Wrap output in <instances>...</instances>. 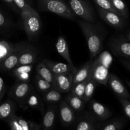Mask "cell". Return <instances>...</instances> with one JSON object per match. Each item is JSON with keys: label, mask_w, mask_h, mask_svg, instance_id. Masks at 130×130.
<instances>
[{"label": "cell", "mask_w": 130, "mask_h": 130, "mask_svg": "<svg viewBox=\"0 0 130 130\" xmlns=\"http://www.w3.org/2000/svg\"><path fill=\"white\" fill-rule=\"evenodd\" d=\"M77 22L86 38L90 58L93 59L103 50L104 39L103 29L95 22H90L83 20H79Z\"/></svg>", "instance_id": "obj_1"}, {"label": "cell", "mask_w": 130, "mask_h": 130, "mask_svg": "<svg viewBox=\"0 0 130 130\" xmlns=\"http://www.w3.org/2000/svg\"><path fill=\"white\" fill-rule=\"evenodd\" d=\"M93 59L91 77L97 83L107 86L109 68L112 62V57L107 51L101 52Z\"/></svg>", "instance_id": "obj_2"}, {"label": "cell", "mask_w": 130, "mask_h": 130, "mask_svg": "<svg viewBox=\"0 0 130 130\" xmlns=\"http://www.w3.org/2000/svg\"><path fill=\"white\" fill-rule=\"evenodd\" d=\"M23 25L28 39L34 40L39 35L41 29V20L39 13L32 7L29 8L20 13Z\"/></svg>", "instance_id": "obj_3"}, {"label": "cell", "mask_w": 130, "mask_h": 130, "mask_svg": "<svg viewBox=\"0 0 130 130\" xmlns=\"http://www.w3.org/2000/svg\"><path fill=\"white\" fill-rule=\"evenodd\" d=\"M41 11H49L69 20H75L76 16L69 4L63 0H37Z\"/></svg>", "instance_id": "obj_4"}, {"label": "cell", "mask_w": 130, "mask_h": 130, "mask_svg": "<svg viewBox=\"0 0 130 130\" xmlns=\"http://www.w3.org/2000/svg\"><path fill=\"white\" fill-rule=\"evenodd\" d=\"M69 5L74 13L85 21H96L95 10L86 0H68Z\"/></svg>", "instance_id": "obj_5"}, {"label": "cell", "mask_w": 130, "mask_h": 130, "mask_svg": "<svg viewBox=\"0 0 130 130\" xmlns=\"http://www.w3.org/2000/svg\"><path fill=\"white\" fill-rule=\"evenodd\" d=\"M33 90L34 87L29 83L18 81L10 89L9 96L17 103L20 107Z\"/></svg>", "instance_id": "obj_6"}, {"label": "cell", "mask_w": 130, "mask_h": 130, "mask_svg": "<svg viewBox=\"0 0 130 130\" xmlns=\"http://www.w3.org/2000/svg\"><path fill=\"white\" fill-rule=\"evenodd\" d=\"M109 47L116 55L130 60V41L126 36L121 35L112 38Z\"/></svg>", "instance_id": "obj_7"}, {"label": "cell", "mask_w": 130, "mask_h": 130, "mask_svg": "<svg viewBox=\"0 0 130 130\" xmlns=\"http://www.w3.org/2000/svg\"><path fill=\"white\" fill-rule=\"evenodd\" d=\"M27 44V42L15 43V48L11 53L0 63V71H10L16 67L20 55L26 46Z\"/></svg>", "instance_id": "obj_8"}, {"label": "cell", "mask_w": 130, "mask_h": 130, "mask_svg": "<svg viewBox=\"0 0 130 130\" xmlns=\"http://www.w3.org/2000/svg\"><path fill=\"white\" fill-rule=\"evenodd\" d=\"M97 11L100 17L112 27L121 30L126 25V19L116 13L104 10L99 7H97Z\"/></svg>", "instance_id": "obj_9"}, {"label": "cell", "mask_w": 130, "mask_h": 130, "mask_svg": "<svg viewBox=\"0 0 130 130\" xmlns=\"http://www.w3.org/2000/svg\"><path fill=\"white\" fill-rule=\"evenodd\" d=\"M76 71L69 73L54 75L53 81V88L59 92L68 93L71 91L73 85V79Z\"/></svg>", "instance_id": "obj_10"}, {"label": "cell", "mask_w": 130, "mask_h": 130, "mask_svg": "<svg viewBox=\"0 0 130 130\" xmlns=\"http://www.w3.org/2000/svg\"><path fill=\"white\" fill-rule=\"evenodd\" d=\"M59 114L61 123L64 126H71L76 120V112L64 100L59 103Z\"/></svg>", "instance_id": "obj_11"}, {"label": "cell", "mask_w": 130, "mask_h": 130, "mask_svg": "<svg viewBox=\"0 0 130 130\" xmlns=\"http://www.w3.org/2000/svg\"><path fill=\"white\" fill-rule=\"evenodd\" d=\"M107 85H109L118 97L124 98L130 100V95L126 88L115 74H109Z\"/></svg>", "instance_id": "obj_12"}, {"label": "cell", "mask_w": 130, "mask_h": 130, "mask_svg": "<svg viewBox=\"0 0 130 130\" xmlns=\"http://www.w3.org/2000/svg\"><path fill=\"white\" fill-rule=\"evenodd\" d=\"M20 107L24 110H27L29 108L32 109H37L39 110L42 114H43L44 110V102H43L42 97L38 95V93L36 92L33 90L30 93L26 100H25L23 105Z\"/></svg>", "instance_id": "obj_13"}, {"label": "cell", "mask_w": 130, "mask_h": 130, "mask_svg": "<svg viewBox=\"0 0 130 130\" xmlns=\"http://www.w3.org/2000/svg\"><path fill=\"white\" fill-rule=\"evenodd\" d=\"M42 62H44L46 65L47 67L50 69V70L54 75L75 72L77 70V69L74 66L70 65L68 63H61V62H56L48 59L43 60Z\"/></svg>", "instance_id": "obj_14"}, {"label": "cell", "mask_w": 130, "mask_h": 130, "mask_svg": "<svg viewBox=\"0 0 130 130\" xmlns=\"http://www.w3.org/2000/svg\"><path fill=\"white\" fill-rule=\"evenodd\" d=\"M37 50L34 46L27 43L26 46L20 55L17 66L22 65H34L37 60Z\"/></svg>", "instance_id": "obj_15"}, {"label": "cell", "mask_w": 130, "mask_h": 130, "mask_svg": "<svg viewBox=\"0 0 130 130\" xmlns=\"http://www.w3.org/2000/svg\"><path fill=\"white\" fill-rule=\"evenodd\" d=\"M90 107L93 116L100 121L107 120L112 116V112L106 106L95 100H91Z\"/></svg>", "instance_id": "obj_16"}, {"label": "cell", "mask_w": 130, "mask_h": 130, "mask_svg": "<svg viewBox=\"0 0 130 130\" xmlns=\"http://www.w3.org/2000/svg\"><path fill=\"white\" fill-rule=\"evenodd\" d=\"M57 116L56 105H48L43 116L42 128L43 130H52Z\"/></svg>", "instance_id": "obj_17"}, {"label": "cell", "mask_w": 130, "mask_h": 130, "mask_svg": "<svg viewBox=\"0 0 130 130\" xmlns=\"http://www.w3.org/2000/svg\"><path fill=\"white\" fill-rule=\"evenodd\" d=\"M33 69V65L19 66L12 70V74L17 81L29 83L30 73Z\"/></svg>", "instance_id": "obj_18"}, {"label": "cell", "mask_w": 130, "mask_h": 130, "mask_svg": "<svg viewBox=\"0 0 130 130\" xmlns=\"http://www.w3.org/2000/svg\"><path fill=\"white\" fill-rule=\"evenodd\" d=\"M76 130H97L95 118L93 114H86L77 121Z\"/></svg>", "instance_id": "obj_19"}, {"label": "cell", "mask_w": 130, "mask_h": 130, "mask_svg": "<svg viewBox=\"0 0 130 130\" xmlns=\"http://www.w3.org/2000/svg\"><path fill=\"white\" fill-rule=\"evenodd\" d=\"M92 62L93 59H90L86 63H85L81 68L76 71L74 76L73 85L85 81L91 76Z\"/></svg>", "instance_id": "obj_20"}, {"label": "cell", "mask_w": 130, "mask_h": 130, "mask_svg": "<svg viewBox=\"0 0 130 130\" xmlns=\"http://www.w3.org/2000/svg\"><path fill=\"white\" fill-rule=\"evenodd\" d=\"M16 110V102L11 99H7L5 102L0 104V119L6 120L15 114Z\"/></svg>", "instance_id": "obj_21"}, {"label": "cell", "mask_w": 130, "mask_h": 130, "mask_svg": "<svg viewBox=\"0 0 130 130\" xmlns=\"http://www.w3.org/2000/svg\"><path fill=\"white\" fill-rule=\"evenodd\" d=\"M56 49L58 54L63 57L68 63L70 65L74 66L72 61L71 60V55H70L69 50V46L66 41V38L62 36L58 37L57 39V43H56Z\"/></svg>", "instance_id": "obj_22"}, {"label": "cell", "mask_w": 130, "mask_h": 130, "mask_svg": "<svg viewBox=\"0 0 130 130\" xmlns=\"http://www.w3.org/2000/svg\"><path fill=\"white\" fill-rule=\"evenodd\" d=\"M41 97L43 102L47 105H56L62 100L61 93L53 88L42 93Z\"/></svg>", "instance_id": "obj_23"}, {"label": "cell", "mask_w": 130, "mask_h": 130, "mask_svg": "<svg viewBox=\"0 0 130 130\" xmlns=\"http://www.w3.org/2000/svg\"><path fill=\"white\" fill-rule=\"evenodd\" d=\"M64 100L76 112H81L85 107V100L83 99L73 95L71 92L66 96Z\"/></svg>", "instance_id": "obj_24"}, {"label": "cell", "mask_w": 130, "mask_h": 130, "mask_svg": "<svg viewBox=\"0 0 130 130\" xmlns=\"http://www.w3.org/2000/svg\"><path fill=\"white\" fill-rule=\"evenodd\" d=\"M36 73L37 75L45 79L46 81L53 84L54 74L52 73L50 69L47 67L46 65L42 61L37 65Z\"/></svg>", "instance_id": "obj_25"}, {"label": "cell", "mask_w": 130, "mask_h": 130, "mask_svg": "<svg viewBox=\"0 0 130 130\" xmlns=\"http://www.w3.org/2000/svg\"><path fill=\"white\" fill-rule=\"evenodd\" d=\"M113 7L116 10L119 15L125 19L129 18V11L123 0H110Z\"/></svg>", "instance_id": "obj_26"}, {"label": "cell", "mask_w": 130, "mask_h": 130, "mask_svg": "<svg viewBox=\"0 0 130 130\" xmlns=\"http://www.w3.org/2000/svg\"><path fill=\"white\" fill-rule=\"evenodd\" d=\"M34 83H35L36 90H37V91L41 93H45L46 91H48L53 88V85L52 83L46 81L45 79L37 74L35 77Z\"/></svg>", "instance_id": "obj_27"}, {"label": "cell", "mask_w": 130, "mask_h": 130, "mask_svg": "<svg viewBox=\"0 0 130 130\" xmlns=\"http://www.w3.org/2000/svg\"><path fill=\"white\" fill-rule=\"evenodd\" d=\"M96 86H97V83L90 76L88 79L86 86H85V95L83 97V100L85 102H88L91 100L96 90Z\"/></svg>", "instance_id": "obj_28"}, {"label": "cell", "mask_w": 130, "mask_h": 130, "mask_svg": "<svg viewBox=\"0 0 130 130\" xmlns=\"http://www.w3.org/2000/svg\"><path fill=\"white\" fill-rule=\"evenodd\" d=\"M15 46L14 43L6 41H0V63L11 53Z\"/></svg>", "instance_id": "obj_29"}, {"label": "cell", "mask_w": 130, "mask_h": 130, "mask_svg": "<svg viewBox=\"0 0 130 130\" xmlns=\"http://www.w3.org/2000/svg\"><path fill=\"white\" fill-rule=\"evenodd\" d=\"M88 79L82 81V82L77 83L72 85V88H71L70 92L73 94V95L83 99L84 95H85V86H86Z\"/></svg>", "instance_id": "obj_30"}, {"label": "cell", "mask_w": 130, "mask_h": 130, "mask_svg": "<svg viewBox=\"0 0 130 130\" xmlns=\"http://www.w3.org/2000/svg\"><path fill=\"white\" fill-rule=\"evenodd\" d=\"M17 119L23 130H40L41 126L31 121H27L22 117L17 116Z\"/></svg>", "instance_id": "obj_31"}, {"label": "cell", "mask_w": 130, "mask_h": 130, "mask_svg": "<svg viewBox=\"0 0 130 130\" xmlns=\"http://www.w3.org/2000/svg\"><path fill=\"white\" fill-rule=\"evenodd\" d=\"M124 125V122L121 119H114L105 123L100 130H121Z\"/></svg>", "instance_id": "obj_32"}, {"label": "cell", "mask_w": 130, "mask_h": 130, "mask_svg": "<svg viewBox=\"0 0 130 130\" xmlns=\"http://www.w3.org/2000/svg\"><path fill=\"white\" fill-rule=\"evenodd\" d=\"M95 3L97 5V7L104 10L112 11L118 14L116 10L113 7L110 0H93Z\"/></svg>", "instance_id": "obj_33"}, {"label": "cell", "mask_w": 130, "mask_h": 130, "mask_svg": "<svg viewBox=\"0 0 130 130\" xmlns=\"http://www.w3.org/2000/svg\"><path fill=\"white\" fill-rule=\"evenodd\" d=\"M6 122L8 123L11 130H23L21 125L17 119V116L13 114L11 117L6 119Z\"/></svg>", "instance_id": "obj_34"}, {"label": "cell", "mask_w": 130, "mask_h": 130, "mask_svg": "<svg viewBox=\"0 0 130 130\" xmlns=\"http://www.w3.org/2000/svg\"><path fill=\"white\" fill-rule=\"evenodd\" d=\"M12 25L10 20L6 17V15L0 10V29L5 30L9 29Z\"/></svg>", "instance_id": "obj_35"}, {"label": "cell", "mask_w": 130, "mask_h": 130, "mask_svg": "<svg viewBox=\"0 0 130 130\" xmlns=\"http://www.w3.org/2000/svg\"><path fill=\"white\" fill-rule=\"evenodd\" d=\"M20 11H24L29 8L32 7V0H13Z\"/></svg>", "instance_id": "obj_36"}, {"label": "cell", "mask_w": 130, "mask_h": 130, "mask_svg": "<svg viewBox=\"0 0 130 130\" xmlns=\"http://www.w3.org/2000/svg\"><path fill=\"white\" fill-rule=\"evenodd\" d=\"M118 100H119V102L121 104L122 107H123V110H124V114H126L127 117L129 119H130V101L129 100L124 98H121L118 97Z\"/></svg>", "instance_id": "obj_37"}, {"label": "cell", "mask_w": 130, "mask_h": 130, "mask_svg": "<svg viewBox=\"0 0 130 130\" xmlns=\"http://www.w3.org/2000/svg\"><path fill=\"white\" fill-rule=\"evenodd\" d=\"M2 1H3L4 3H6V5H7L8 6L14 11V12H15L16 13L20 14V15L21 11H20V9L17 7L16 4L15 3L13 0H2Z\"/></svg>", "instance_id": "obj_38"}, {"label": "cell", "mask_w": 130, "mask_h": 130, "mask_svg": "<svg viewBox=\"0 0 130 130\" xmlns=\"http://www.w3.org/2000/svg\"><path fill=\"white\" fill-rule=\"evenodd\" d=\"M5 93V85L2 77H0V96H4Z\"/></svg>", "instance_id": "obj_39"}, {"label": "cell", "mask_w": 130, "mask_h": 130, "mask_svg": "<svg viewBox=\"0 0 130 130\" xmlns=\"http://www.w3.org/2000/svg\"><path fill=\"white\" fill-rule=\"evenodd\" d=\"M121 62L123 64V66L127 70L130 72V60H120Z\"/></svg>", "instance_id": "obj_40"}, {"label": "cell", "mask_w": 130, "mask_h": 130, "mask_svg": "<svg viewBox=\"0 0 130 130\" xmlns=\"http://www.w3.org/2000/svg\"><path fill=\"white\" fill-rule=\"evenodd\" d=\"M126 37L127 39L130 41V30H128V32L126 34Z\"/></svg>", "instance_id": "obj_41"}, {"label": "cell", "mask_w": 130, "mask_h": 130, "mask_svg": "<svg viewBox=\"0 0 130 130\" xmlns=\"http://www.w3.org/2000/svg\"><path fill=\"white\" fill-rule=\"evenodd\" d=\"M126 83L128 84V86H129V87H130V81H126Z\"/></svg>", "instance_id": "obj_42"}, {"label": "cell", "mask_w": 130, "mask_h": 130, "mask_svg": "<svg viewBox=\"0 0 130 130\" xmlns=\"http://www.w3.org/2000/svg\"><path fill=\"white\" fill-rule=\"evenodd\" d=\"M3 97V96H0V103H1V100H2Z\"/></svg>", "instance_id": "obj_43"}]
</instances>
